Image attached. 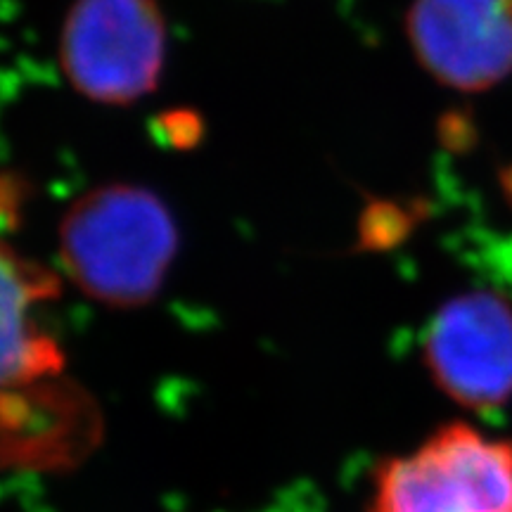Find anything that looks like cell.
Listing matches in <instances>:
<instances>
[{"instance_id": "2", "label": "cell", "mask_w": 512, "mask_h": 512, "mask_svg": "<svg viewBox=\"0 0 512 512\" xmlns=\"http://www.w3.org/2000/svg\"><path fill=\"white\" fill-rule=\"evenodd\" d=\"M169 29L157 0H74L60 31V69L81 98L126 107L157 91Z\"/></svg>"}, {"instance_id": "1", "label": "cell", "mask_w": 512, "mask_h": 512, "mask_svg": "<svg viewBox=\"0 0 512 512\" xmlns=\"http://www.w3.org/2000/svg\"><path fill=\"white\" fill-rule=\"evenodd\" d=\"M178 252V226L157 192L107 183L76 200L60 223L64 273L93 302L112 309L150 304Z\"/></svg>"}, {"instance_id": "5", "label": "cell", "mask_w": 512, "mask_h": 512, "mask_svg": "<svg viewBox=\"0 0 512 512\" xmlns=\"http://www.w3.org/2000/svg\"><path fill=\"white\" fill-rule=\"evenodd\" d=\"M406 36L420 67L463 93L512 72V0H413Z\"/></svg>"}, {"instance_id": "6", "label": "cell", "mask_w": 512, "mask_h": 512, "mask_svg": "<svg viewBox=\"0 0 512 512\" xmlns=\"http://www.w3.org/2000/svg\"><path fill=\"white\" fill-rule=\"evenodd\" d=\"M57 285L48 268L0 238V401L53 380L62 370L60 347L38 318V309L55 299Z\"/></svg>"}, {"instance_id": "4", "label": "cell", "mask_w": 512, "mask_h": 512, "mask_svg": "<svg viewBox=\"0 0 512 512\" xmlns=\"http://www.w3.org/2000/svg\"><path fill=\"white\" fill-rule=\"evenodd\" d=\"M434 382L467 408L512 396V306L496 292H463L437 311L422 342Z\"/></svg>"}, {"instance_id": "3", "label": "cell", "mask_w": 512, "mask_h": 512, "mask_svg": "<svg viewBox=\"0 0 512 512\" xmlns=\"http://www.w3.org/2000/svg\"><path fill=\"white\" fill-rule=\"evenodd\" d=\"M370 512H512V444L448 425L382 465Z\"/></svg>"}]
</instances>
